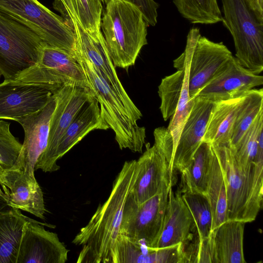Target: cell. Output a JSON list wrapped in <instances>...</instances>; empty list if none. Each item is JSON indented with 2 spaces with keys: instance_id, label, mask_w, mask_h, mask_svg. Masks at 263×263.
<instances>
[{
  "instance_id": "cell-39",
  "label": "cell",
  "mask_w": 263,
  "mask_h": 263,
  "mask_svg": "<svg viewBox=\"0 0 263 263\" xmlns=\"http://www.w3.org/2000/svg\"><path fill=\"white\" fill-rule=\"evenodd\" d=\"M8 206L7 205V204L6 201H5V200L0 195V210H5Z\"/></svg>"
},
{
  "instance_id": "cell-20",
  "label": "cell",
  "mask_w": 263,
  "mask_h": 263,
  "mask_svg": "<svg viewBox=\"0 0 263 263\" xmlns=\"http://www.w3.org/2000/svg\"><path fill=\"white\" fill-rule=\"evenodd\" d=\"M70 23L76 37L74 51L90 62L119 93L129 98L118 77L102 33L89 34L77 21Z\"/></svg>"
},
{
  "instance_id": "cell-3",
  "label": "cell",
  "mask_w": 263,
  "mask_h": 263,
  "mask_svg": "<svg viewBox=\"0 0 263 263\" xmlns=\"http://www.w3.org/2000/svg\"><path fill=\"white\" fill-rule=\"evenodd\" d=\"M211 144L220 160L224 179L227 220L252 222L262 205L263 164H243L228 145Z\"/></svg>"
},
{
  "instance_id": "cell-5",
  "label": "cell",
  "mask_w": 263,
  "mask_h": 263,
  "mask_svg": "<svg viewBox=\"0 0 263 263\" xmlns=\"http://www.w3.org/2000/svg\"><path fill=\"white\" fill-rule=\"evenodd\" d=\"M222 21L232 35L236 58L241 65L258 74L263 70V15L247 0H221Z\"/></svg>"
},
{
  "instance_id": "cell-6",
  "label": "cell",
  "mask_w": 263,
  "mask_h": 263,
  "mask_svg": "<svg viewBox=\"0 0 263 263\" xmlns=\"http://www.w3.org/2000/svg\"><path fill=\"white\" fill-rule=\"evenodd\" d=\"M45 45L31 29L0 10V72L5 80L36 64Z\"/></svg>"
},
{
  "instance_id": "cell-18",
  "label": "cell",
  "mask_w": 263,
  "mask_h": 263,
  "mask_svg": "<svg viewBox=\"0 0 263 263\" xmlns=\"http://www.w3.org/2000/svg\"><path fill=\"white\" fill-rule=\"evenodd\" d=\"M215 102L194 98L191 111L181 132L173 157V167L180 173L190 162L203 142L207 124Z\"/></svg>"
},
{
  "instance_id": "cell-37",
  "label": "cell",
  "mask_w": 263,
  "mask_h": 263,
  "mask_svg": "<svg viewBox=\"0 0 263 263\" xmlns=\"http://www.w3.org/2000/svg\"><path fill=\"white\" fill-rule=\"evenodd\" d=\"M54 7L60 11L70 21H77V15L72 0H54Z\"/></svg>"
},
{
  "instance_id": "cell-25",
  "label": "cell",
  "mask_w": 263,
  "mask_h": 263,
  "mask_svg": "<svg viewBox=\"0 0 263 263\" xmlns=\"http://www.w3.org/2000/svg\"><path fill=\"white\" fill-rule=\"evenodd\" d=\"M29 219L18 209L0 210V263H16L24 229Z\"/></svg>"
},
{
  "instance_id": "cell-7",
  "label": "cell",
  "mask_w": 263,
  "mask_h": 263,
  "mask_svg": "<svg viewBox=\"0 0 263 263\" xmlns=\"http://www.w3.org/2000/svg\"><path fill=\"white\" fill-rule=\"evenodd\" d=\"M0 10L31 29L46 45L74 53L76 37L71 24L37 0H0Z\"/></svg>"
},
{
  "instance_id": "cell-29",
  "label": "cell",
  "mask_w": 263,
  "mask_h": 263,
  "mask_svg": "<svg viewBox=\"0 0 263 263\" xmlns=\"http://www.w3.org/2000/svg\"><path fill=\"white\" fill-rule=\"evenodd\" d=\"M156 249L119 235L111 252L110 263H158Z\"/></svg>"
},
{
  "instance_id": "cell-13",
  "label": "cell",
  "mask_w": 263,
  "mask_h": 263,
  "mask_svg": "<svg viewBox=\"0 0 263 263\" xmlns=\"http://www.w3.org/2000/svg\"><path fill=\"white\" fill-rule=\"evenodd\" d=\"M55 93L41 110L16 121L23 127L25 136L13 166L23 170L33 181H36L34 176L35 164L47 145L50 122L56 106Z\"/></svg>"
},
{
  "instance_id": "cell-36",
  "label": "cell",
  "mask_w": 263,
  "mask_h": 263,
  "mask_svg": "<svg viewBox=\"0 0 263 263\" xmlns=\"http://www.w3.org/2000/svg\"><path fill=\"white\" fill-rule=\"evenodd\" d=\"M109 0H100L102 5H106ZM136 5L141 11L147 24L154 26L157 22L158 4L154 0H127Z\"/></svg>"
},
{
  "instance_id": "cell-8",
  "label": "cell",
  "mask_w": 263,
  "mask_h": 263,
  "mask_svg": "<svg viewBox=\"0 0 263 263\" xmlns=\"http://www.w3.org/2000/svg\"><path fill=\"white\" fill-rule=\"evenodd\" d=\"M173 150L162 143L155 141L136 160V181L129 196L140 204L156 194L169 189L177 181V172L173 167Z\"/></svg>"
},
{
  "instance_id": "cell-40",
  "label": "cell",
  "mask_w": 263,
  "mask_h": 263,
  "mask_svg": "<svg viewBox=\"0 0 263 263\" xmlns=\"http://www.w3.org/2000/svg\"><path fill=\"white\" fill-rule=\"evenodd\" d=\"M260 7L263 9V0H258Z\"/></svg>"
},
{
  "instance_id": "cell-24",
  "label": "cell",
  "mask_w": 263,
  "mask_h": 263,
  "mask_svg": "<svg viewBox=\"0 0 263 263\" xmlns=\"http://www.w3.org/2000/svg\"><path fill=\"white\" fill-rule=\"evenodd\" d=\"M212 154V144L203 141L190 162L180 173L181 180L178 190L181 194L206 195Z\"/></svg>"
},
{
  "instance_id": "cell-41",
  "label": "cell",
  "mask_w": 263,
  "mask_h": 263,
  "mask_svg": "<svg viewBox=\"0 0 263 263\" xmlns=\"http://www.w3.org/2000/svg\"><path fill=\"white\" fill-rule=\"evenodd\" d=\"M2 76V73L0 72V78L1 77V76Z\"/></svg>"
},
{
  "instance_id": "cell-33",
  "label": "cell",
  "mask_w": 263,
  "mask_h": 263,
  "mask_svg": "<svg viewBox=\"0 0 263 263\" xmlns=\"http://www.w3.org/2000/svg\"><path fill=\"white\" fill-rule=\"evenodd\" d=\"M262 130H263V111L259 113L237 145L234 148L231 147L234 150L237 159L242 164L248 165L256 163L258 139L259 133Z\"/></svg>"
},
{
  "instance_id": "cell-4",
  "label": "cell",
  "mask_w": 263,
  "mask_h": 263,
  "mask_svg": "<svg viewBox=\"0 0 263 263\" xmlns=\"http://www.w3.org/2000/svg\"><path fill=\"white\" fill-rule=\"evenodd\" d=\"M101 25L114 66L127 68L134 65L147 44L148 25L140 9L127 0H109Z\"/></svg>"
},
{
  "instance_id": "cell-12",
  "label": "cell",
  "mask_w": 263,
  "mask_h": 263,
  "mask_svg": "<svg viewBox=\"0 0 263 263\" xmlns=\"http://www.w3.org/2000/svg\"><path fill=\"white\" fill-rule=\"evenodd\" d=\"M61 87L4 80L0 84V119L17 121L40 111Z\"/></svg>"
},
{
  "instance_id": "cell-17",
  "label": "cell",
  "mask_w": 263,
  "mask_h": 263,
  "mask_svg": "<svg viewBox=\"0 0 263 263\" xmlns=\"http://www.w3.org/2000/svg\"><path fill=\"white\" fill-rule=\"evenodd\" d=\"M0 195L9 207L45 219L42 190L37 181L31 180L21 169L13 166L0 176Z\"/></svg>"
},
{
  "instance_id": "cell-14",
  "label": "cell",
  "mask_w": 263,
  "mask_h": 263,
  "mask_svg": "<svg viewBox=\"0 0 263 263\" xmlns=\"http://www.w3.org/2000/svg\"><path fill=\"white\" fill-rule=\"evenodd\" d=\"M52 226L29 218L25 226L16 263H64L69 250L58 235L46 230Z\"/></svg>"
},
{
  "instance_id": "cell-38",
  "label": "cell",
  "mask_w": 263,
  "mask_h": 263,
  "mask_svg": "<svg viewBox=\"0 0 263 263\" xmlns=\"http://www.w3.org/2000/svg\"><path fill=\"white\" fill-rule=\"evenodd\" d=\"M251 6L257 12L263 15V9H262L259 4L258 0H247Z\"/></svg>"
},
{
  "instance_id": "cell-28",
  "label": "cell",
  "mask_w": 263,
  "mask_h": 263,
  "mask_svg": "<svg viewBox=\"0 0 263 263\" xmlns=\"http://www.w3.org/2000/svg\"><path fill=\"white\" fill-rule=\"evenodd\" d=\"M261 111H263L262 89H252L246 92L242 96L228 145L232 148L237 145Z\"/></svg>"
},
{
  "instance_id": "cell-11",
  "label": "cell",
  "mask_w": 263,
  "mask_h": 263,
  "mask_svg": "<svg viewBox=\"0 0 263 263\" xmlns=\"http://www.w3.org/2000/svg\"><path fill=\"white\" fill-rule=\"evenodd\" d=\"M56 106L49 128L47 145L38 159L35 170L53 172L52 161L58 144L73 119L94 95L89 89L73 85H64L55 93Z\"/></svg>"
},
{
  "instance_id": "cell-23",
  "label": "cell",
  "mask_w": 263,
  "mask_h": 263,
  "mask_svg": "<svg viewBox=\"0 0 263 263\" xmlns=\"http://www.w3.org/2000/svg\"><path fill=\"white\" fill-rule=\"evenodd\" d=\"M243 95L215 102L202 141L218 145L230 143Z\"/></svg>"
},
{
  "instance_id": "cell-32",
  "label": "cell",
  "mask_w": 263,
  "mask_h": 263,
  "mask_svg": "<svg viewBox=\"0 0 263 263\" xmlns=\"http://www.w3.org/2000/svg\"><path fill=\"white\" fill-rule=\"evenodd\" d=\"M184 78V69L162 79L158 86V94L161 99L160 109L164 121L170 118L175 112L181 92Z\"/></svg>"
},
{
  "instance_id": "cell-19",
  "label": "cell",
  "mask_w": 263,
  "mask_h": 263,
  "mask_svg": "<svg viewBox=\"0 0 263 263\" xmlns=\"http://www.w3.org/2000/svg\"><path fill=\"white\" fill-rule=\"evenodd\" d=\"M195 231L193 218L179 190H169L168 200L160 234L151 249L181 244L184 248L192 240Z\"/></svg>"
},
{
  "instance_id": "cell-31",
  "label": "cell",
  "mask_w": 263,
  "mask_h": 263,
  "mask_svg": "<svg viewBox=\"0 0 263 263\" xmlns=\"http://www.w3.org/2000/svg\"><path fill=\"white\" fill-rule=\"evenodd\" d=\"M182 198L193 218L195 231L199 242L206 239L213 230V218L210 205L205 195L185 193Z\"/></svg>"
},
{
  "instance_id": "cell-27",
  "label": "cell",
  "mask_w": 263,
  "mask_h": 263,
  "mask_svg": "<svg viewBox=\"0 0 263 263\" xmlns=\"http://www.w3.org/2000/svg\"><path fill=\"white\" fill-rule=\"evenodd\" d=\"M212 148L211 166L206 196L211 207L213 230L227 221V200L222 167L213 146Z\"/></svg>"
},
{
  "instance_id": "cell-21",
  "label": "cell",
  "mask_w": 263,
  "mask_h": 263,
  "mask_svg": "<svg viewBox=\"0 0 263 263\" xmlns=\"http://www.w3.org/2000/svg\"><path fill=\"white\" fill-rule=\"evenodd\" d=\"M245 222L227 220L205 239L209 263H246L243 253Z\"/></svg>"
},
{
  "instance_id": "cell-16",
  "label": "cell",
  "mask_w": 263,
  "mask_h": 263,
  "mask_svg": "<svg viewBox=\"0 0 263 263\" xmlns=\"http://www.w3.org/2000/svg\"><path fill=\"white\" fill-rule=\"evenodd\" d=\"M262 84V76L251 72L232 56L220 71L195 97L217 102L240 97Z\"/></svg>"
},
{
  "instance_id": "cell-9",
  "label": "cell",
  "mask_w": 263,
  "mask_h": 263,
  "mask_svg": "<svg viewBox=\"0 0 263 263\" xmlns=\"http://www.w3.org/2000/svg\"><path fill=\"white\" fill-rule=\"evenodd\" d=\"M13 80L59 86L73 85L90 89L74 53L48 45L42 48L37 63Z\"/></svg>"
},
{
  "instance_id": "cell-15",
  "label": "cell",
  "mask_w": 263,
  "mask_h": 263,
  "mask_svg": "<svg viewBox=\"0 0 263 263\" xmlns=\"http://www.w3.org/2000/svg\"><path fill=\"white\" fill-rule=\"evenodd\" d=\"M223 43H215L200 35L196 40L189 60V90L191 98L210 82L232 57Z\"/></svg>"
},
{
  "instance_id": "cell-22",
  "label": "cell",
  "mask_w": 263,
  "mask_h": 263,
  "mask_svg": "<svg viewBox=\"0 0 263 263\" xmlns=\"http://www.w3.org/2000/svg\"><path fill=\"white\" fill-rule=\"evenodd\" d=\"M109 128L104 119L99 102L94 97L87 102L75 116L64 132L52 161L53 172L60 169L57 161L90 132Z\"/></svg>"
},
{
  "instance_id": "cell-26",
  "label": "cell",
  "mask_w": 263,
  "mask_h": 263,
  "mask_svg": "<svg viewBox=\"0 0 263 263\" xmlns=\"http://www.w3.org/2000/svg\"><path fill=\"white\" fill-rule=\"evenodd\" d=\"M196 41L194 36H187L186 44L184 52L174 61V67L178 70L184 69L183 85L175 112L170 118L167 128L173 142V154L177 146L184 124L193 106L194 98H191L189 90V60Z\"/></svg>"
},
{
  "instance_id": "cell-34",
  "label": "cell",
  "mask_w": 263,
  "mask_h": 263,
  "mask_svg": "<svg viewBox=\"0 0 263 263\" xmlns=\"http://www.w3.org/2000/svg\"><path fill=\"white\" fill-rule=\"evenodd\" d=\"M78 22L89 34L101 33L102 4L100 0H73Z\"/></svg>"
},
{
  "instance_id": "cell-2",
  "label": "cell",
  "mask_w": 263,
  "mask_h": 263,
  "mask_svg": "<svg viewBox=\"0 0 263 263\" xmlns=\"http://www.w3.org/2000/svg\"><path fill=\"white\" fill-rule=\"evenodd\" d=\"M74 55L99 102L104 119L115 134L119 148L142 153L146 132L144 127L137 123L142 116L140 110L129 97L119 93L90 62L77 52L74 51Z\"/></svg>"
},
{
  "instance_id": "cell-30",
  "label": "cell",
  "mask_w": 263,
  "mask_h": 263,
  "mask_svg": "<svg viewBox=\"0 0 263 263\" xmlns=\"http://www.w3.org/2000/svg\"><path fill=\"white\" fill-rule=\"evenodd\" d=\"M182 16L193 24H212L222 21L217 0H173Z\"/></svg>"
},
{
  "instance_id": "cell-35",
  "label": "cell",
  "mask_w": 263,
  "mask_h": 263,
  "mask_svg": "<svg viewBox=\"0 0 263 263\" xmlns=\"http://www.w3.org/2000/svg\"><path fill=\"white\" fill-rule=\"evenodd\" d=\"M10 124L0 120V176L14 165L22 146L11 133Z\"/></svg>"
},
{
  "instance_id": "cell-10",
  "label": "cell",
  "mask_w": 263,
  "mask_h": 263,
  "mask_svg": "<svg viewBox=\"0 0 263 263\" xmlns=\"http://www.w3.org/2000/svg\"><path fill=\"white\" fill-rule=\"evenodd\" d=\"M169 189L138 204L128 195L125 200L119 234L152 248L162 230Z\"/></svg>"
},
{
  "instance_id": "cell-1",
  "label": "cell",
  "mask_w": 263,
  "mask_h": 263,
  "mask_svg": "<svg viewBox=\"0 0 263 263\" xmlns=\"http://www.w3.org/2000/svg\"><path fill=\"white\" fill-rule=\"evenodd\" d=\"M138 173L136 160L124 162L116 177L108 199L100 205L72 242L82 246L77 262L110 263L125 200Z\"/></svg>"
}]
</instances>
